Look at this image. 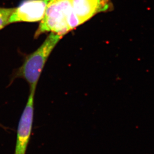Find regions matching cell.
I'll use <instances>...</instances> for the list:
<instances>
[{
  "label": "cell",
  "mask_w": 154,
  "mask_h": 154,
  "mask_svg": "<svg viewBox=\"0 0 154 154\" xmlns=\"http://www.w3.org/2000/svg\"><path fill=\"white\" fill-rule=\"evenodd\" d=\"M79 25L73 10L72 0H50L35 38L48 32L63 37Z\"/></svg>",
  "instance_id": "6da1fadb"
},
{
  "label": "cell",
  "mask_w": 154,
  "mask_h": 154,
  "mask_svg": "<svg viewBox=\"0 0 154 154\" xmlns=\"http://www.w3.org/2000/svg\"><path fill=\"white\" fill-rule=\"evenodd\" d=\"M62 37L57 34L51 33L42 45L26 57L23 64L17 72L16 77L24 79L29 83L30 90H36L45 63Z\"/></svg>",
  "instance_id": "7a4b0ae2"
},
{
  "label": "cell",
  "mask_w": 154,
  "mask_h": 154,
  "mask_svg": "<svg viewBox=\"0 0 154 154\" xmlns=\"http://www.w3.org/2000/svg\"><path fill=\"white\" fill-rule=\"evenodd\" d=\"M35 92V91L30 90L28 101L19 121L14 154L26 153L32 131Z\"/></svg>",
  "instance_id": "3957f363"
},
{
  "label": "cell",
  "mask_w": 154,
  "mask_h": 154,
  "mask_svg": "<svg viewBox=\"0 0 154 154\" xmlns=\"http://www.w3.org/2000/svg\"><path fill=\"white\" fill-rule=\"evenodd\" d=\"M50 0H23L9 19L10 24L17 22H36L42 20Z\"/></svg>",
  "instance_id": "277c9868"
},
{
  "label": "cell",
  "mask_w": 154,
  "mask_h": 154,
  "mask_svg": "<svg viewBox=\"0 0 154 154\" xmlns=\"http://www.w3.org/2000/svg\"><path fill=\"white\" fill-rule=\"evenodd\" d=\"M73 10L80 25L99 12L109 9L108 0H72Z\"/></svg>",
  "instance_id": "5b68a950"
},
{
  "label": "cell",
  "mask_w": 154,
  "mask_h": 154,
  "mask_svg": "<svg viewBox=\"0 0 154 154\" xmlns=\"http://www.w3.org/2000/svg\"><path fill=\"white\" fill-rule=\"evenodd\" d=\"M15 8H5L0 7V30L10 24L9 19Z\"/></svg>",
  "instance_id": "8992f818"
}]
</instances>
